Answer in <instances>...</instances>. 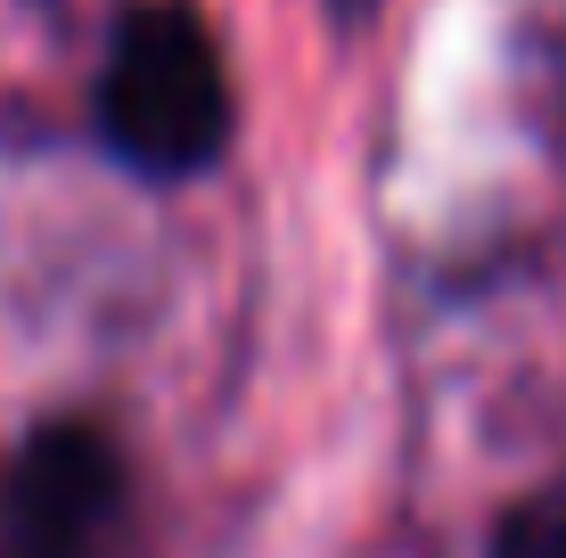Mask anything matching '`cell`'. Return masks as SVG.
<instances>
[{"label": "cell", "mask_w": 566, "mask_h": 558, "mask_svg": "<svg viewBox=\"0 0 566 558\" xmlns=\"http://www.w3.org/2000/svg\"><path fill=\"white\" fill-rule=\"evenodd\" d=\"M132 468L99 419H50L0 476V558H124Z\"/></svg>", "instance_id": "cell-2"}, {"label": "cell", "mask_w": 566, "mask_h": 558, "mask_svg": "<svg viewBox=\"0 0 566 558\" xmlns=\"http://www.w3.org/2000/svg\"><path fill=\"white\" fill-rule=\"evenodd\" d=\"M99 131L107 148L148 181H189L230 140V74L222 42L198 9L148 0L115 25L107 74H99Z\"/></svg>", "instance_id": "cell-1"}, {"label": "cell", "mask_w": 566, "mask_h": 558, "mask_svg": "<svg viewBox=\"0 0 566 558\" xmlns=\"http://www.w3.org/2000/svg\"><path fill=\"white\" fill-rule=\"evenodd\" d=\"M484 558H566V476H551V485H534L525 502L501 509Z\"/></svg>", "instance_id": "cell-3"}]
</instances>
